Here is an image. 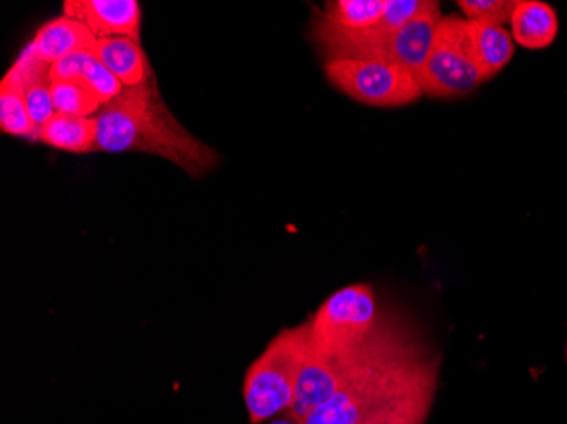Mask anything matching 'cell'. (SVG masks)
<instances>
[{
  "label": "cell",
  "mask_w": 567,
  "mask_h": 424,
  "mask_svg": "<svg viewBox=\"0 0 567 424\" xmlns=\"http://www.w3.org/2000/svg\"><path fill=\"white\" fill-rule=\"evenodd\" d=\"M441 366V356L425 349L410 331L391 320L379 321L359 350L342 387L305 424H364L372 414Z\"/></svg>",
  "instance_id": "1"
},
{
  "label": "cell",
  "mask_w": 567,
  "mask_h": 424,
  "mask_svg": "<svg viewBox=\"0 0 567 424\" xmlns=\"http://www.w3.org/2000/svg\"><path fill=\"white\" fill-rule=\"evenodd\" d=\"M95 148L104 153L140 152L177 165L190 177H203L218 165L212 146L190 135L168 111L153 72L124 91L95 116Z\"/></svg>",
  "instance_id": "2"
},
{
  "label": "cell",
  "mask_w": 567,
  "mask_h": 424,
  "mask_svg": "<svg viewBox=\"0 0 567 424\" xmlns=\"http://www.w3.org/2000/svg\"><path fill=\"white\" fill-rule=\"evenodd\" d=\"M441 19L439 2L398 31H384L375 24L365 30H346L317 18L313 37L324 51L327 62L342 59L384 60L404 66L419 79Z\"/></svg>",
  "instance_id": "3"
},
{
  "label": "cell",
  "mask_w": 567,
  "mask_h": 424,
  "mask_svg": "<svg viewBox=\"0 0 567 424\" xmlns=\"http://www.w3.org/2000/svg\"><path fill=\"white\" fill-rule=\"evenodd\" d=\"M309 349L308 323L280 331L251 363L244 382L251 424H260L291 410L299 370Z\"/></svg>",
  "instance_id": "4"
},
{
  "label": "cell",
  "mask_w": 567,
  "mask_h": 424,
  "mask_svg": "<svg viewBox=\"0 0 567 424\" xmlns=\"http://www.w3.org/2000/svg\"><path fill=\"white\" fill-rule=\"evenodd\" d=\"M379 321L374 289L369 283H353L333 292L306 321L309 344L327 355H346L372 337Z\"/></svg>",
  "instance_id": "5"
},
{
  "label": "cell",
  "mask_w": 567,
  "mask_h": 424,
  "mask_svg": "<svg viewBox=\"0 0 567 424\" xmlns=\"http://www.w3.org/2000/svg\"><path fill=\"white\" fill-rule=\"evenodd\" d=\"M486 81L471 41L470 21L458 15L442 18L435 38L419 73L423 94L432 97H461Z\"/></svg>",
  "instance_id": "6"
},
{
  "label": "cell",
  "mask_w": 567,
  "mask_h": 424,
  "mask_svg": "<svg viewBox=\"0 0 567 424\" xmlns=\"http://www.w3.org/2000/svg\"><path fill=\"white\" fill-rule=\"evenodd\" d=\"M324 73L343 94L374 107H401L423 94L410 70L384 60H331L324 63Z\"/></svg>",
  "instance_id": "7"
},
{
  "label": "cell",
  "mask_w": 567,
  "mask_h": 424,
  "mask_svg": "<svg viewBox=\"0 0 567 424\" xmlns=\"http://www.w3.org/2000/svg\"><path fill=\"white\" fill-rule=\"evenodd\" d=\"M360 349L346 355H327L311 349L309 344L305 362L299 370L295 403L289 411L305 423L306 417L324 406L349 378Z\"/></svg>",
  "instance_id": "8"
},
{
  "label": "cell",
  "mask_w": 567,
  "mask_h": 424,
  "mask_svg": "<svg viewBox=\"0 0 567 424\" xmlns=\"http://www.w3.org/2000/svg\"><path fill=\"white\" fill-rule=\"evenodd\" d=\"M63 14L82 22L97 40L113 37L140 40L142 8L136 0H65Z\"/></svg>",
  "instance_id": "9"
},
{
  "label": "cell",
  "mask_w": 567,
  "mask_h": 424,
  "mask_svg": "<svg viewBox=\"0 0 567 424\" xmlns=\"http://www.w3.org/2000/svg\"><path fill=\"white\" fill-rule=\"evenodd\" d=\"M95 41L97 38L82 22L63 15L41 25L31 46L38 59L53 65L79 51H92Z\"/></svg>",
  "instance_id": "10"
},
{
  "label": "cell",
  "mask_w": 567,
  "mask_h": 424,
  "mask_svg": "<svg viewBox=\"0 0 567 424\" xmlns=\"http://www.w3.org/2000/svg\"><path fill=\"white\" fill-rule=\"evenodd\" d=\"M509 25L513 41L527 50H546L559 33L556 9L543 0H517Z\"/></svg>",
  "instance_id": "11"
},
{
  "label": "cell",
  "mask_w": 567,
  "mask_h": 424,
  "mask_svg": "<svg viewBox=\"0 0 567 424\" xmlns=\"http://www.w3.org/2000/svg\"><path fill=\"white\" fill-rule=\"evenodd\" d=\"M92 55L106 66L124 87H135L152 73L140 40L127 37L102 38L95 41Z\"/></svg>",
  "instance_id": "12"
},
{
  "label": "cell",
  "mask_w": 567,
  "mask_h": 424,
  "mask_svg": "<svg viewBox=\"0 0 567 424\" xmlns=\"http://www.w3.org/2000/svg\"><path fill=\"white\" fill-rule=\"evenodd\" d=\"M439 372L441 366L430 370L419 382L372 414L364 424H425L432 411Z\"/></svg>",
  "instance_id": "13"
},
{
  "label": "cell",
  "mask_w": 567,
  "mask_h": 424,
  "mask_svg": "<svg viewBox=\"0 0 567 424\" xmlns=\"http://www.w3.org/2000/svg\"><path fill=\"white\" fill-rule=\"evenodd\" d=\"M97 126L94 117H72L55 114L38 131V142L70 153L97 152Z\"/></svg>",
  "instance_id": "14"
},
{
  "label": "cell",
  "mask_w": 567,
  "mask_h": 424,
  "mask_svg": "<svg viewBox=\"0 0 567 424\" xmlns=\"http://www.w3.org/2000/svg\"><path fill=\"white\" fill-rule=\"evenodd\" d=\"M470 33L474 55H476L486 81L502 72L512 62L515 46H513L512 33L505 30V25L470 21Z\"/></svg>",
  "instance_id": "15"
},
{
  "label": "cell",
  "mask_w": 567,
  "mask_h": 424,
  "mask_svg": "<svg viewBox=\"0 0 567 424\" xmlns=\"http://www.w3.org/2000/svg\"><path fill=\"white\" fill-rule=\"evenodd\" d=\"M384 8L385 0H337L324 4L320 18L346 30H365L378 24Z\"/></svg>",
  "instance_id": "16"
},
{
  "label": "cell",
  "mask_w": 567,
  "mask_h": 424,
  "mask_svg": "<svg viewBox=\"0 0 567 424\" xmlns=\"http://www.w3.org/2000/svg\"><path fill=\"white\" fill-rule=\"evenodd\" d=\"M0 127L6 135L38 142V127L31 120L24 95L16 85L6 81L0 84Z\"/></svg>",
  "instance_id": "17"
},
{
  "label": "cell",
  "mask_w": 567,
  "mask_h": 424,
  "mask_svg": "<svg viewBox=\"0 0 567 424\" xmlns=\"http://www.w3.org/2000/svg\"><path fill=\"white\" fill-rule=\"evenodd\" d=\"M51 97L56 114L72 117H94L101 111V102L81 84L75 82H53Z\"/></svg>",
  "instance_id": "18"
},
{
  "label": "cell",
  "mask_w": 567,
  "mask_h": 424,
  "mask_svg": "<svg viewBox=\"0 0 567 424\" xmlns=\"http://www.w3.org/2000/svg\"><path fill=\"white\" fill-rule=\"evenodd\" d=\"M76 84L87 89L102 105L110 104L124 91V85L92 53Z\"/></svg>",
  "instance_id": "19"
},
{
  "label": "cell",
  "mask_w": 567,
  "mask_h": 424,
  "mask_svg": "<svg viewBox=\"0 0 567 424\" xmlns=\"http://www.w3.org/2000/svg\"><path fill=\"white\" fill-rule=\"evenodd\" d=\"M517 0H461L458 8L467 21L505 25L512 19Z\"/></svg>",
  "instance_id": "20"
},
{
  "label": "cell",
  "mask_w": 567,
  "mask_h": 424,
  "mask_svg": "<svg viewBox=\"0 0 567 424\" xmlns=\"http://www.w3.org/2000/svg\"><path fill=\"white\" fill-rule=\"evenodd\" d=\"M260 424H305L299 417H296L291 411H286V413L277 414V416L270 417V420L264 421Z\"/></svg>",
  "instance_id": "21"
},
{
  "label": "cell",
  "mask_w": 567,
  "mask_h": 424,
  "mask_svg": "<svg viewBox=\"0 0 567 424\" xmlns=\"http://www.w3.org/2000/svg\"><path fill=\"white\" fill-rule=\"evenodd\" d=\"M566 362H567V344H566Z\"/></svg>",
  "instance_id": "22"
}]
</instances>
